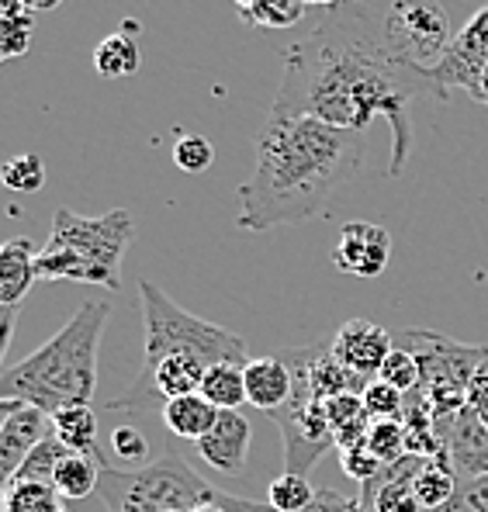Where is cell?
<instances>
[{
  "label": "cell",
  "mask_w": 488,
  "mask_h": 512,
  "mask_svg": "<svg viewBox=\"0 0 488 512\" xmlns=\"http://www.w3.org/2000/svg\"><path fill=\"white\" fill-rule=\"evenodd\" d=\"M416 97H447L430 70L405 63L385 42L381 18L360 0H340L312 32L284 52V70L270 115L315 118L350 132H367L385 118L392 125V163L399 177L412 149L409 104Z\"/></svg>",
  "instance_id": "1"
},
{
  "label": "cell",
  "mask_w": 488,
  "mask_h": 512,
  "mask_svg": "<svg viewBox=\"0 0 488 512\" xmlns=\"http://www.w3.org/2000/svg\"><path fill=\"white\" fill-rule=\"evenodd\" d=\"M364 163V132L315 118L267 115L257 163L239 187V229L270 232L329 212V201Z\"/></svg>",
  "instance_id": "2"
},
{
  "label": "cell",
  "mask_w": 488,
  "mask_h": 512,
  "mask_svg": "<svg viewBox=\"0 0 488 512\" xmlns=\"http://www.w3.org/2000/svg\"><path fill=\"white\" fill-rule=\"evenodd\" d=\"M108 301H84L56 336L0 374V398L56 416L73 405H90L97 391V350L108 326Z\"/></svg>",
  "instance_id": "3"
},
{
  "label": "cell",
  "mask_w": 488,
  "mask_h": 512,
  "mask_svg": "<svg viewBox=\"0 0 488 512\" xmlns=\"http://www.w3.org/2000/svg\"><path fill=\"white\" fill-rule=\"evenodd\" d=\"M101 464V485L97 499L108 512H194V509H225V512H274L270 502H253L232 495L205 481L177 450H163L146 468H115L94 450Z\"/></svg>",
  "instance_id": "4"
},
{
  "label": "cell",
  "mask_w": 488,
  "mask_h": 512,
  "mask_svg": "<svg viewBox=\"0 0 488 512\" xmlns=\"http://www.w3.org/2000/svg\"><path fill=\"white\" fill-rule=\"evenodd\" d=\"M135 236L132 215L125 208L84 218L70 208L52 215L49 243L35 256L39 281H77L90 288H122V256Z\"/></svg>",
  "instance_id": "5"
},
{
  "label": "cell",
  "mask_w": 488,
  "mask_h": 512,
  "mask_svg": "<svg viewBox=\"0 0 488 512\" xmlns=\"http://www.w3.org/2000/svg\"><path fill=\"white\" fill-rule=\"evenodd\" d=\"M139 308H142V364H156L163 357H184L212 364H250V350L239 333L198 319L180 308L160 284L139 281Z\"/></svg>",
  "instance_id": "6"
},
{
  "label": "cell",
  "mask_w": 488,
  "mask_h": 512,
  "mask_svg": "<svg viewBox=\"0 0 488 512\" xmlns=\"http://www.w3.org/2000/svg\"><path fill=\"white\" fill-rule=\"evenodd\" d=\"M405 350L419 364V388L433 405V419L454 416L468 405V388L475 371L488 357V346H464L444 333L430 329H405Z\"/></svg>",
  "instance_id": "7"
},
{
  "label": "cell",
  "mask_w": 488,
  "mask_h": 512,
  "mask_svg": "<svg viewBox=\"0 0 488 512\" xmlns=\"http://www.w3.org/2000/svg\"><path fill=\"white\" fill-rule=\"evenodd\" d=\"M288 367L295 374V395L291 402L284 405L281 412H274V423L281 429V440H284V471L291 474H305L315 464L322 461L329 447H336V436L333 426L326 419V402L315 395L312 381H309V360H305V350H291Z\"/></svg>",
  "instance_id": "8"
},
{
  "label": "cell",
  "mask_w": 488,
  "mask_h": 512,
  "mask_svg": "<svg viewBox=\"0 0 488 512\" xmlns=\"http://www.w3.org/2000/svg\"><path fill=\"white\" fill-rule=\"evenodd\" d=\"M385 42L405 63L433 70L450 45V21L437 0H395L381 18Z\"/></svg>",
  "instance_id": "9"
},
{
  "label": "cell",
  "mask_w": 488,
  "mask_h": 512,
  "mask_svg": "<svg viewBox=\"0 0 488 512\" xmlns=\"http://www.w3.org/2000/svg\"><path fill=\"white\" fill-rule=\"evenodd\" d=\"M485 63H488V7H482V11L450 39L444 59H440L430 73L444 90L461 87L464 94L482 101Z\"/></svg>",
  "instance_id": "10"
},
{
  "label": "cell",
  "mask_w": 488,
  "mask_h": 512,
  "mask_svg": "<svg viewBox=\"0 0 488 512\" xmlns=\"http://www.w3.org/2000/svg\"><path fill=\"white\" fill-rule=\"evenodd\" d=\"M437 423V436L440 447H444V457L450 461V468L457 471L461 481L471 478H485L488 474V429L482 419L475 416L471 405H464L461 412L444 419H433Z\"/></svg>",
  "instance_id": "11"
},
{
  "label": "cell",
  "mask_w": 488,
  "mask_h": 512,
  "mask_svg": "<svg viewBox=\"0 0 488 512\" xmlns=\"http://www.w3.org/2000/svg\"><path fill=\"white\" fill-rule=\"evenodd\" d=\"M329 350H333V357L340 360L350 374H357V378H364V381H374L381 374V367H385V360L392 357L395 343L378 322L350 319L336 329Z\"/></svg>",
  "instance_id": "12"
},
{
  "label": "cell",
  "mask_w": 488,
  "mask_h": 512,
  "mask_svg": "<svg viewBox=\"0 0 488 512\" xmlns=\"http://www.w3.org/2000/svg\"><path fill=\"white\" fill-rule=\"evenodd\" d=\"M392 260V236L385 225L350 222L333 246V267L350 277H381Z\"/></svg>",
  "instance_id": "13"
},
{
  "label": "cell",
  "mask_w": 488,
  "mask_h": 512,
  "mask_svg": "<svg viewBox=\"0 0 488 512\" xmlns=\"http://www.w3.org/2000/svg\"><path fill=\"white\" fill-rule=\"evenodd\" d=\"M253 443V426L243 412H219L215 426L208 429L205 440H198V454L205 457L208 468L219 474H243L246 457H250Z\"/></svg>",
  "instance_id": "14"
},
{
  "label": "cell",
  "mask_w": 488,
  "mask_h": 512,
  "mask_svg": "<svg viewBox=\"0 0 488 512\" xmlns=\"http://www.w3.org/2000/svg\"><path fill=\"white\" fill-rule=\"evenodd\" d=\"M49 433H52V419L45 416L42 409H32V405H25V409L11 419V426L4 429V436H0V512H4V495H7V488H11V481L18 478L25 457L32 454Z\"/></svg>",
  "instance_id": "15"
},
{
  "label": "cell",
  "mask_w": 488,
  "mask_h": 512,
  "mask_svg": "<svg viewBox=\"0 0 488 512\" xmlns=\"http://www.w3.org/2000/svg\"><path fill=\"white\" fill-rule=\"evenodd\" d=\"M246 378V405L267 412H281L295 395V374H291L284 357H250V364L243 367Z\"/></svg>",
  "instance_id": "16"
},
{
  "label": "cell",
  "mask_w": 488,
  "mask_h": 512,
  "mask_svg": "<svg viewBox=\"0 0 488 512\" xmlns=\"http://www.w3.org/2000/svg\"><path fill=\"white\" fill-rule=\"evenodd\" d=\"M35 243L28 236H14L0 243V305L21 308L28 291L35 288Z\"/></svg>",
  "instance_id": "17"
},
{
  "label": "cell",
  "mask_w": 488,
  "mask_h": 512,
  "mask_svg": "<svg viewBox=\"0 0 488 512\" xmlns=\"http://www.w3.org/2000/svg\"><path fill=\"white\" fill-rule=\"evenodd\" d=\"M160 416H163V426H167L174 436L198 443V440H205L208 429L215 426L219 409H215L205 395H184V398H170V402L160 409Z\"/></svg>",
  "instance_id": "18"
},
{
  "label": "cell",
  "mask_w": 488,
  "mask_h": 512,
  "mask_svg": "<svg viewBox=\"0 0 488 512\" xmlns=\"http://www.w3.org/2000/svg\"><path fill=\"white\" fill-rule=\"evenodd\" d=\"M52 485L63 495L66 502L87 499V495H97V485H101V464H97L94 454H66L63 461L52 471Z\"/></svg>",
  "instance_id": "19"
},
{
  "label": "cell",
  "mask_w": 488,
  "mask_h": 512,
  "mask_svg": "<svg viewBox=\"0 0 488 512\" xmlns=\"http://www.w3.org/2000/svg\"><path fill=\"white\" fill-rule=\"evenodd\" d=\"M412 485H416L423 512H433V509H444L447 502L454 499L461 478H457V471L450 468L447 457L440 454V457H426L423 468L416 471V481H412Z\"/></svg>",
  "instance_id": "20"
},
{
  "label": "cell",
  "mask_w": 488,
  "mask_h": 512,
  "mask_svg": "<svg viewBox=\"0 0 488 512\" xmlns=\"http://www.w3.org/2000/svg\"><path fill=\"white\" fill-rule=\"evenodd\" d=\"M52 419V436L73 454H94L97 450V416L90 405H73V409L56 412Z\"/></svg>",
  "instance_id": "21"
},
{
  "label": "cell",
  "mask_w": 488,
  "mask_h": 512,
  "mask_svg": "<svg viewBox=\"0 0 488 512\" xmlns=\"http://www.w3.org/2000/svg\"><path fill=\"white\" fill-rule=\"evenodd\" d=\"M243 367L246 364H212L205 371L198 395H205L219 412H239V405H246Z\"/></svg>",
  "instance_id": "22"
},
{
  "label": "cell",
  "mask_w": 488,
  "mask_h": 512,
  "mask_svg": "<svg viewBox=\"0 0 488 512\" xmlns=\"http://www.w3.org/2000/svg\"><path fill=\"white\" fill-rule=\"evenodd\" d=\"M139 45L135 39H129L125 32H115L108 39H101V45L94 49V70L108 80H118V77H132L139 70Z\"/></svg>",
  "instance_id": "23"
},
{
  "label": "cell",
  "mask_w": 488,
  "mask_h": 512,
  "mask_svg": "<svg viewBox=\"0 0 488 512\" xmlns=\"http://www.w3.org/2000/svg\"><path fill=\"white\" fill-rule=\"evenodd\" d=\"M4 512H70L52 481H14L4 495Z\"/></svg>",
  "instance_id": "24"
},
{
  "label": "cell",
  "mask_w": 488,
  "mask_h": 512,
  "mask_svg": "<svg viewBox=\"0 0 488 512\" xmlns=\"http://www.w3.org/2000/svg\"><path fill=\"white\" fill-rule=\"evenodd\" d=\"M236 7L250 25L288 28L302 18L309 4H305V0H236Z\"/></svg>",
  "instance_id": "25"
},
{
  "label": "cell",
  "mask_w": 488,
  "mask_h": 512,
  "mask_svg": "<svg viewBox=\"0 0 488 512\" xmlns=\"http://www.w3.org/2000/svg\"><path fill=\"white\" fill-rule=\"evenodd\" d=\"M267 502L274 512H305L315 502V488L305 474H277L267 488Z\"/></svg>",
  "instance_id": "26"
},
{
  "label": "cell",
  "mask_w": 488,
  "mask_h": 512,
  "mask_svg": "<svg viewBox=\"0 0 488 512\" xmlns=\"http://www.w3.org/2000/svg\"><path fill=\"white\" fill-rule=\"evenodd\" d=\"M364 447L371 450V454L378 457L385 468H388V464H395V461H402V457L409 454V447H405L402 419H371Z\"/></svg>",
  "instance_id": "27"
},
{
  "label": "cell",
  "mask_w": 488,
  "mask_h": 512,
  "mask_svg": "<svg viewBox=\"0 0 488 512\" xmlns=\"http://www.w3.org/2000/svg\"><path fill=\"white\" fill-rule=\"evenodd\" d=\"M0 184L7 191L18 194H35L45 184V163L39 153H18L11 160L0 163Z\"/></svg>",
  "instance_id": "28"
},
{
  "label": "cell",
  "mask_w": 488,
  "mask_h": 512,
  "mask_svg": "<svg viewBox=\"0 0 488 512\" xmlns=\"http://www.w3.org/2000/svg\"><path fill=\"white\" fill-rule=\"evenodd\" d=\"M66 454H70V450H66L63 443L49 433L39 447L25 457V464H21V471H18V478H14V481H52V471H56V464L63 461ZM14 481H11V485H14Z\"/></svg>",
  "instance_id": "29"
},
{
  "label": "cell",
  "mask_w": 488,
  "mask_h": 512,
  "mask_svg": "<svg viewBox=\"0 0 488 512\" xmlns=\"http://www.w3.org/2000/svg\"><path fill=\"white\" fill-rule=\"evenodd\" d=\"M360 398H364V409L371 419H402V412H405V395L381 378L367 381V388Z\"/></svg>",
  "instance_id": "30"
},
{
  "label": "cell",
  "mask_w": 488,
  "mask_h": 512,
  "mask_svg": "<svg viewBox=\"0 0 488 512\" xmlns=\"http://www.w3.org/2000/svg\"><path fill=\"white\" fill-rule=\"evenodd\" d=\"M174 163L184 173H205L215 163V146L205 135H180L174 146Z\"/></svg>",
  "instance_id": "31"
},
{
  "label": "cell",
  "mask_w": 488,
  "mask_h": 512,
  "mask_svg": "<svg viewBox=\"0 0 488 512\" xmlns=\"http://www.w3.org/2000/svg\"><path fill=\"white\" fill-rule=\"evenodd\" d=\"M381 381H388L392 388H399L402 395H409V391H416L419 388V364H416V357H412L405 346H395L392 350V357L385 360V367H381V374H378Z\"/></svg>",
  "instance_id": "32"
},
{
  "label": "cell",
  "mask_w": 488,
  "mask_h": 512,
  "mask_svg": "<svg viewBox=\"0 0 488 512\" xmlns=\"http://www.w3.org/2000/svg\"><path fill=\"white\" fill-rule=\"evenodd\" d=\"M433 512H488V474L485 478L461 481L454 499L444 509H433Z\"/></svg>",
  "instance_id": "33"
},
{
  "label": "cell",
  "mask_w": 488,
  "mask_h": 512,
  "mask_svg": "<svg viewBox=\"0 0 488 512\" xmlns=\"http://www.w3.org/2000/svg\"><path fill=\"white\" fill-rule=\"evenodd\" d=\"M340 464L357 485H367V481H374L381 471H385V464H381L364 443H360V447H350V450H340Z\"/></svg>",
  "instance_id": "34"
},
{
  "label": "cell",
  "mask_w": 488,
  "mask_h": 512,
  "mask_svg": "<svg viewBox=\"0 0 488 512\" xmlns=\"http://www.w3.org/2000/svg\"><path fill=\"white\" fill-rule=\"evenodd\" d=\"M111 450H115L122 461L129 464H139V468H146V457H149V440L139 433L135 426H118L115 433H111Z\"/></svg>",
  "instance_id": "35"
},
{
  "label": "cell",
  "mask_w": 488,
  "mask_h": 512,
  "mask_svg": "<svg viewBox=\"0 0 488 512\" xmlns=\"http://www.w3.org/2000/svg\"><path fill=\"white\" fill-rule=\"evenodd\" d=\"M305 512H367V509L360 506V499H347V495H340L336 488H319L315 502Z\"/></svg>",
  "instance_id": "36"
},
{
  "label": "cell",
  "mask_w": 488,
  "mask_h": 512,
  "mask_svg": "<svg viewBox=\"0 0 488 512\" xmlns=\"http://www.w3.org/2000/svg\"><path fill=\"white\" fill-rule=\"evenodd\" d=\"M468 405L475 409V416L482 419L485 429H488V357L482 360V367L475 371L471 378V388H468Z\"/></svg>",
  "instance_id": "37"
},
{
  "label": "cell",
  "mask_w": 488,
  "mask_h": 512,
  "mask_svg": "<svg viewBox=\"0 0 488 512\" xmlns=\"http://www.w3.org/2000/svg\"><path fill=\"white\" fill-rule=\"evenodd\" d=\"M18 315H21V308L0 305V374H4V357H7V350H11L14 329H18Z\"/></svg>",
  "instance_id": "38"
},
{
  "label": "cell",
  "mask_w": 488,
  "mask_h": 512,
  "mask_svg": "<svg viewBox=\"0 0 488 512\" xmlns=\"http://www.w3.org/2000/svg\"><path fill=\"white\" fill-rule=\"evenodd\" d=\"M21 409H25V402H18V398H0V436H4V429L11 426V419Z\"/></svg>",
  "instance_id": "39"
},
{
  "label": "cell",
  "mask_w": 488,
  "mask_h": 512,
  "mask_svg": "<svg viewBox=\"0 0 488 512\" xmlns=\"http://www.w3.org/2000/svg\"><path fill=\"white\" fill-rule=\"evenodd\" d=\"M63 0H21V7L25 11H32V14H39V11H52V7H59Z\"/></svg>",
  "instance_id": "40"
},
{
  "label": "cell",
  "mask_w": 488,
  "mask_h": 512,
  "mask_svg": "<svg viewBox=\"0 0 488 512\" xmlns=\"http://www.w3.org/2000/svg\"><path fill=\"white\" fill-rule=\"evenodd\" d=\"M309 7H322V11H329V7H336L340 0H305Z\"/></svg>",
  "instance_id": "41"
},
{
  "label": "cell",
  "mask_w": 488,
  "mask_h": 512,
  "mask_svg": "<svg viewBox=\"0 0 488 512\" xmlns=\"http://www.w3.org/2000/svg\"><path fill=\"white\" fill-rule=\"evenodd\" d=\"M14 7H21V0H0V14H14Z\"/></svg>",
  "instance_id": "42"
},
{
  "label": "cell",
  "mask_w": 488,
  "mask_h": 512,
  "mask_svg": "<svg viewBox=\"0 0 488 512\" xmlns=\"http://www.w3.org/2000/svg\"><path fill=\"white\" fill-rule=\"evenodd\" d=\"M194 512H225V509H215V506H205V509H194Z\"/></svg>",
  "instance_id": "43"
},
{
  "label": "cell",
  "mask_w": 488,
  "mask_h": 512,
  "mask_svg": "<svg viewBox=\"0 0 488 512\" xmlns=\"http://www.w3.org/2000/svg\"><path fill=\"white\" fill-rule=\"evenodd\" d=\"M485 108H488V104H485Z\"/></svg>",
  "instance_id": "44"
}]
</instances>
